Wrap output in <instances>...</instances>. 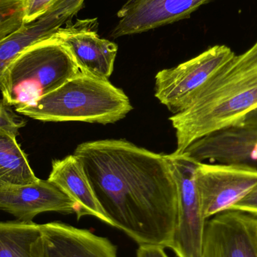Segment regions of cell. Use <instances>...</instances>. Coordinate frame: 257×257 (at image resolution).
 <instances>
[{"instance_id":"8","label":"cell","mask_w":257,"mask_h":257,"mask_svg":"<svg viewBox=\"0 0 257 257\" xmlns=\"http://www.w3.org/2000/svg\"><path fill=\"white\" fill-rule=\"evenodd\" d=\"M201 257H257V217L228 210L207 220Z\"/></svg>"},{"instance_id":"1","label":"cell","mask_w":257,"mask_h":257,"mask_svg":"<svg viewBox=\"0 0 257 257\" xmlns=\"http://www.w3.org/2000/svg\"><path fill=\"white\" fill-rule=\"evenodd\" d=\"M74 155L111 226L139 245L170 248L178 215V184L169 154L123 139L78 145Z\"/></svg>"},{"instance_id":"21","label":"cell","mask_w":257,"mask_h":257,"mask_svg":"<svg viewBox=\"0 0 257 257\" xmlns=\"http://www.w3.org/2000/svg\"><path fill=\"white\" fill-rule=\"evenodd\" d=\"M229 210L243 211L257 217V186Z\"/></svg>"},{"instance_id":"14","label":"cell","mask_w":257,"mask_h":257,"mask_svg":"<svg viewBox=\"0 0 257 257\" xmlns=\"http://www.w3.org/2000/svg\"><path fill=\"white\" fill-rule=\"evenodd\" d=\"M48 181L58 186L76 204L78 220L91 216L111 226V222L101 208L81 160L75 155L53 160Z\"/></svg>"},{"instance_id":"5","label":"cell","mask_w":257,"mask_h":257,"mask_svg":"<svg viewBox=\"0 0 257 257\" xmlns=\"http://www.w3.org/2000/svg\"><path fill=\"white\" fill-rule=\"evenodd\" d=\"M235 54L226 45H215L155 77V96L172 114L184 111L204 84Z\"/></svg>"},{"instance_id":"6","label":"cell","mask_w":257,"mask_h":257,"mask_svg":"<svg viewBox=\"0 0 257 257\" xmlns=\"http://www.w3.org/2000/svg\"><path fill=\"white\" fill-rule=\"evenodd\" d=\"M195 182L206 220L230 209L257 186V166L196 163Z\"/></svg>"},{"instance_id":"15","label":"cell","mask_w":257,"mask_h":257,"mask_svg":"<svg viewBox=\"0 0 257 257\" xmlns=\"http://www.w3.org/2000/svg\"><path fill=\"white\" fill-rule=\"evenodd\" d=\"M0 257H45L41 225L0 221Z\"/></svg>"},{"instance_id":"9","label":"cell","mask_w":257,"mask_h":257,"mask_svg":"<svg viewBox=\"0 0 257 257\" xmlns=\"http://www.w3.org/2000/svg\"><path fill=\"white\" fill-rule=\"evenodd\" d=\"M182 154L194 163L257 166V126L242 123L217 130L195 141Z\"/></svg>"},{"instance_id":"16","label":"cell","mask_w":257,"mask_h":257,"mask_svg":"<svg viewBox=\"0 0 257 257\" xmlns=\"http://www.w3.org/2000/svg\"><path fill=\"white\" fill-rule=\"evenodd\" d=\"M17 135L0 128V189L32 184L36 176Z\"/></svg>"},{"instance_id":"3","label":"cell","mask_w":257,"mask_h":257,"mask_svg":"<svg viewBox=\"0 0 257 257\" xmlns=\"http://www.w3.org/2000/svg\"><path fill=\"white\" fill-rule=\"evenodd\" d=\"M133 110L126 93L108 80L81 73L33 103L15 111L45 122L114 123Z\"/></svg>"},{"instance_id":"17","label":"cell","mask_w":257,"mask_h":257,"mask_svg":"<svg viewBox=\"0 0 257 257\" xmlns=\"http://www.w3.org/2000/svg\"><path fill=\"white\" fill-rule=\"evenodd\" d=\"M52 21L46 15L23 26L21 30L0 42V80L11 62L26 48L55 34Z\"/></svg>"},{"instance_id":"23","label":"cell","mask_w":257,"mask_h":257,"mask_svg":"<svg viewBox=\"0 0 257 257\" xmlns=\"http://www.w3.org/2000/svg\"><path fill=\"white\" fill-rule=\"evenodd\" d=\"M242 123L256 125L257 126V108H255L251 112L249 113L247 115H246Z\"/></svg>"},{"instance_id":"13","label":"cell","mask_w":257,"mask_h":257,"mask_svg":"<svg viewBox=\"0 0 257 257\" xmlns=\"http://www.w3.org/2000/svg\"><path fill=\"white\" fill-rule=\"evenodd\" d=\"M45 257H118L117 247L91 231L60 222L41 225Z\"/></svg>"},{"instance_id":"22","label":"cell","mask_w":257,"mask_h":257,"mask_svg":"<svg viewBox=\"0 0 257 257\" xmlns=\"http://www.w3.org/2000/svg\"><path fill=\"white\" fill-rule=\"evenodd\" d=\"M137 257H169L165 252V247L154 244L139 245L136 253Z\"/></svg>"},{"instance_id":"12","label":"cell","mask_w":257,"mask_h":257,"mask_svg":"<svg viewBox=\"0 0 257 257\" xmlns=\"http://www.w3.org/2000/svg\"><path fill=\"white\" fill-rule=\"evenodd\" d=\"M212 0H126L117 13L114 38L149 31L190 16Z\"/></svg>"},{"instance_id":"7","label":"cell","mask_w":257,"mask_h":257,"mask_svg":"<svg viewBox=\"0 0 257 257\" xmlns=\"http://www.w3.org/2000/svg\"><path fill=\"white\" fill-rule=\"evenodd\" d=\"M178 184V215L170 249L178 257H201L206 219L195 182L196 163L183 154H169Z\"/></svg>"},{"instance_id":"4","label":"cell","mask_w":257,"mask_h":257,"mask_svg":"<svg viewBox=\"0 0 257 257\" xmlns=\"http://www.w3.org/2000/svg\"><path fill=\"white\" fill-rule=\"evenodd\" d=\"M63 44L54 36L21 51L0 80L3 99L10 106L30 105L79 73Z\"/></svg>"},{"instance_id":"20","label":"cell","mask_w":257,"mask_h":257,"mask_svg":"<svg viewBox=\"0 0 257 257\" xmlns=\"http://www.w3.org/2000/svg\"><path fill=\"white\" fill-rule=\"evenodd\" d=\"M57 1L59 0H26L24 23L28 24L39 19Z\"/></svg>"},{"instance_id":"18","label":"cell","mask_w":257,"mask_h":257,"mask_svg":"<svg viewBox=\"0 0 257 257\" xmlns=\"http://www.w3.org/2000/svg\"><path fill=\"white\" fill-rule=\"evenodd\" d=\"M26 0H0V42L22 28Z\"/></svg>"},{"instance_id":"19","label":"cell","mask_w":257,"mask_h":257,"mask_svg":"<svg viewBox=\"0 0 257 257\" xmlns=\"http://www.w3.org/2000/svg\"><path fill=\"white\" fill-rule=\"evenodd\" d=\"M25 119L18 116L3 99H0V128L18 136L20 128L26 126Z\"/></svg>"},{"instance_id":"2","label":"cell","mask_w":257,"mask_h":257,"mask_svg":"<svg viewBox=\"0 0 257 257\" xmlns=\"http://www.w3.org/2000/svg\"><path fill=\"white\" fill-rule=\"evenodd\" d=\"M257 108V41L221 68L196 93L184 111L169 118L182 154L195 141L242 123Z\"/></svg>"},{"instance_id":"11","label":"cell","mask_w":257,"mask_h":257,"mask_svg":"<svg viewBox=\"0 0 257 257\" xmlns=\"http://www.w3.org/2000/svg\"><path fill=\"white\" fill-rule=\"evenodd\" d=\"M0 210L12 214L17 220L30 223L41 213L76 214L78 208L58 186L39 178L32 184L0 189Z\"/></svg>"},{"instance_id":"10","label":"cell","mask_w":257,"mask_h":257,"mask_svg":"<svg viewBox=\"0 0 257 257\" xmlns=\"http://www.w3.org/2000/svg\"><path fill=\"white\" fill-rule=\"evenodd\" d=\"M96 20L68 24L54 35L66 48L81 73L108 80L114 70L117 45L97 35Z\"/></svg>"}]
</instances>
